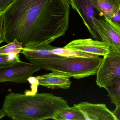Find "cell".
<instances>
[{
    "label": "cell",
    "instance_id": "cell-1",
    "mask_svg": "<svg viewBox=\"0 0 120 120\" xmlns=\"http://www.w3.org/2000/svg\"><path fill=\"white\" fill-rule=\"evenodd\" d=\"M68 0H14L0 12V43L50 44L68 29Z\"/></svg>",
    "mask_w": 120,
    "mask_h": 120
},
{
    "label": "cell",
    "instance_id": "cell-2",
    "mask_svg": "<svg viewBox=\"0 0 120 120\" xmlns=\"http://www.w3.org/2000/svg\"><path fill=\"white\" fill-rule=\"evenodd\" d=\"M68 106L62 97L51 93L28 95L11 92L5 97L2 109L13 120H43L53 119Z\"/></svg>",
    "mask_w": 120,
    "mask_h": 120
},
{
    "label": "cell",
    "instance_id": "cell-3",
    "mask_svg": "<svg viewBox=\"0 0 120 120\" xmlns=\"http://www.w3.org/2000/svg\"><path fill=\"white\" fill-rule=\"evenodd\" d=\"M99 56L91 57H65L37 59L29 62L42 69L59 71L80 79L96 75L102 61Z\"/></svg>",
    "mask_w": 120,
    "mask_h": 120
},
{
    "label": "cell",
    "instance_id": "cell-4",
    "mask_svg": "<svg viewBox=\"0 0 120 120\" xmlns=\"http://www.w3.org/2000/svg\"><path fill=\"white\" fill-rule=\"evenodd\" d=\"M96 75L97 85L104 88L120 78V52L110 51L104 56Z\"/></svg>",
    "mask_w": 120,
    "mask_h": 120
},
{
    "label": "cell",
    "instance_id": "cell-5",
    "mask_svg": "<svg viewBox=\"0 0 120 120\" xmlns=\"http://www.w3.org/2000/svg\"><path fill=\"white\" fill-rule=\"evenodd\" d=\"M72 9L76 11L82 19L92 37L101 41L94 23V19H99L98 0H68Z\"/></svg>",
    "mask_w": 120,
    "mask_h": 120
},
{
    "label": "cell",
    "instance_id": "cell-6",
    "mask_svg": "<svg viewBox=\"0 0 120 120\" xmlns=\"http://www.w3.org/2000/svg\"><path fill=\"white\" fill-rule=\"evenodd\" d=\"M41 69L34 63L21 61L10 66L0 68V82L26 83L34 73Z\"/></svg>",
    "mask_w": 120,
    "mask_h": 120
},
{
    "label": "cell",
    "instance_id": "cell-7",
    "mask_svg": "<svg viewBox=\"0 0 120 120\" xmlns=\"http://www.w3.org/2000/svg\"><path fill=\"white\" fill-rule=\"evenodd\" d=\"M94 23L101 41L109 46L110 51L120 52V26L105 17L94 19Z\"/></svg>",
    "mask_w": 120,
    "mask_h": 120
},
{
    "label": "cell",
    "instance_id": "cell-8",
    "mask_svg": "<svg viewBox=\"0 0 120 120\" xmlns=\"http://www.w3.org/2000/svg\"><path fill=\"white\" fill-rule=\"evenodd\" d=\"M64 48L86 54L103 56L110 52L109 46L103 41L91 38L74 40Z\"/></svg>",
    "mask_w": 120,
    "mask_h": 120
},
{
    "label": "cell",
    "instance_id": "cell-9",
    "mask_svg": "<svg viewBox=\"0 0 120 120\" xmlns=\"http://www.w3.org/2000/svg\"><path fill=\"white\" fill-rule=\"evenodd\" d=\"M75 105L84 116L85 120H118L113 111L104 104L83 102Z\"/></svg>",
    "mask_w": 120,
    "mask_h": 120
},
{
    "label": "cell",
    "instance_id": "cell-10",
    "mask_svg": "<svg viewBox=\"0 0 120 120\" xmlns=\"http://www.w3.org/2000/svg\"><path fill=\"white\" fill-rule=\"evenodd\" d=\"M39 85L51 89H69L71 84V76L63 72L52 71L51 73L35 76Z\"/></svg>",
    "mask_w": 120,
    "mask_h": 120
},
{
    "label": "cell",
    "instance_id": "cell-11",
    "mask_svg": "<svg viewBox=\"0 0 120 120\" xmlns=\"http://www.w3.org/2000/svg\"><path fill=\"white\" fill-rule=\"evenodd\" d=\"M56 48L48 44L33 45L24 47L21 52L29 61L37 59L61 57L62 56L52 53V50Z\"/></svg>",
    "mask_w": 120,
    "mask_h": 120
},
{
    "label": "cell",
    "instance_id": "cell-12",
    "mask_svg": "<svg viewBox=\"0 0 120 120\" xmlns=\"http://www.w3.org/2000/svg\"><path fill=\"white\" fill-rule=\"evenodd\" d=\"M97 9L100 14L109 20L120 9V0H98Z\"/></svg>",
    "mask_w": 120,
    "mask_h": 120
},
{
    "label": "cell",
    "instance_id": "cell-13",
    "mask_svg": "<svg viewBox=\"0 0 120 120\" xmlns=\"http://www.w3.org/2000/svg\"><path fill=\"white\" fill-rule=\"evenodd\" d=\"M53 119L56 120H85L84 116L75 104L68 107L57 113Z\"/></svg>",
    "mask_w": 120,
    "mask_h": 120
},
{
    "label": "cell",
    "instance_id": "cell-14",
    "mask_svg": "<svg viewBox=\"0 0 120 120\" xmlns=\"http://www.w3.org/2000/svg\"><path fill=\"white\" fill-rule=\"evenodd\" d=\"M104 88L108 92L107 96L109 97L112 103L115 105L116 108L119 106L120 105V78L116 79Z\"/></svg>",
    "mask_w": 120,
    "mask_h": 120
},
{
    "label": "cell",
    "instance_id": "cell-15",
    "mask_svg": "<svg viewBox=\"0 0 120 120\" xmlns=\"http://www.w3.org/2000/svg\"><path fill=\"white\" fill-rule=\"evenodd\" d=\"M52 54L65 57H91L97 56L75 51L64 48L57 47L52 50Z\"/></svg>",
    "mask_w": 120,
    "mask_h": 120
},
{
    "label": "cell",
    "instance_id": "cell-16",
    "mask_svg": "<svg viewBox=\"0 0 120 120\" xmlns=\"http://www.w3.org/2000/svg\"><path fill=\"white\" fill-rule=\"evenodd\" d=\"M23 48L21 42L15 40L7 45L0 48V54L11 53L19 54L22 52Z\"/></svg>",
    "mask_w": 120,
    "mask_h": 120
},
{
    "label": "cell",
    "instance_id": "cell-17",
    "mask_svg": "<svg viewBox=\"0 0 120 120\" xmlns=\"http://www.w3.org/2000/svg\"><path fill=\"white\" fill-rule=\"evenodd\" d=\"M21 61L19 54L11 53L0 54V68L10 66Z\"/></svg>",
    "mask_w": 120,
    "mask_h": 120
},
{
    "label": "cell",
    "instance_id": "cell-18",
    "mask_svg": "<svg viewBox=\"0 0 120 120\" xmlns=\"http://www.w3.org/2000/svg\"><path fill=\"white\" fill-rule=\"evenodd\" d=\"M109 20L114 23L120 26V9Z\"/></svg>",
    "mask_w": 120,
    "mask_h": 120
},
{
    "label": "cell",
    "instance_id": "cell-19",
    "mask_svg": "<svg viewBox=\"0 0 120 120\" xmlns=\"http://www.w3.org/2000/svg\"><path fill=\"white\" fill-rule=\"evenodd\" d=\"M14 0H0V12L4 10Z\"/></svg>",
    "mask_w": 120,
    "mask_h": 120
},
{
    "label": "cell",
    "instance_id": "cell-20",
    "mask_svg": "<svg viewBox=\"0 0 120 120\" xmlns=\"http://www.w3.org/2000/svg\"><path fill=\"white\" fill-rule=\"evenodd\" d=\"M114 114L115 115L118 120L120 119V105L118 107H116L114 111H113Z\"/></svg>",
    "mask_w": 120,
    "mask_h": 120
},
{
    "label": "cell",
    "instance_id": "cell-21",
    "mask_svg": "<svg viewBox=\"0 0 120 120\" xmlns=\"http://www.w3.org/2000/svg\"><path fill=\"white\" fill-rule=\"evenodd\" d=\"M6 116L3 110L2 109H1L0 111V119L2 118H3Z\"/></svg>",
    "mask_w": 120,
    "mask_h": 120
}]
</instances>
